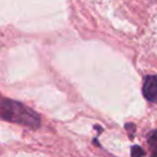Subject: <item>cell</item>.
Returning a JSON list of instances; mask_svg holds the SVG:
<instances>
[{
	"instance_id": "obj_2",
	"label": "cell",
	"mask_w": 157,
	"mask_h": 157,
	"mask_svg": "<svg viewBox=\"0 0 157 157\" xmlns=\"http://www.w3.org/2000/svg\"><path fill=\"white\" fill-rule=\"evenodd\" d=\"M142 94L147 101L157 104V75H148L145 77Z\"/></svg>"
},
{
	"instance_id": "obj_4",
	"label": "cell",
	"mask_w": 157,
	"mask_h": 157,
	"mask_svg": "<svg viewBox=\"0 0 157 157\" xmlns=\"http://www.w3.org/2000/svg\"><path fill=\"white\" fill-rule=\"evenodd\" d=\"M145 155V151L140 146H132L131 148V157H142Z\"/></svg>"
},
{
	"instance_id": "obj_1",
	"label": "cell",
	"mask_w": 157,
	"mask_h": 157,
	"mask_svg": "<svg viewBox=\"0 0 157 157\" xmlns=\"http://www.w3.org/2000/svg\"><path fill=\"white\" fill-rule=\"evenodd\" d=\"M0 119L33 129L40 125V117L37 112L21 102L2 96H0Z\"/></svg>"
},
{
	"instance_id": "obj_3",
	"label": "cell",
	"mask_w": 157,
	"mask_h": 157,
	"mask_svg": "<svg viewBox=\"0 0 157 157\" xmlns=\"http://www.w3.org/2000/svg\"><path fill=\"white\" fill-rule=\"evenodd\" d=\"M147 144L150 147L151 157H157V130H153L147 139Z\"/></svg>"
}]
</instances>
